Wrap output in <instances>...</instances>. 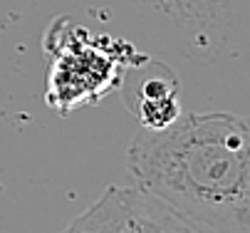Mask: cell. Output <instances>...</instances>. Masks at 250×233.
<instances>
[{
  "label": "cell",
  "instance_id": "obj_1",
  "mask_svg": "<svg viewBox=\"0 0 250 233\" xmlns=\"http://www.w3.org/2000/svg\"><path fill=\"white\" fill-rule=\"evenodd\" d=\"M131 184L203 233H250V117L181 112L126 149Z\"/></svg>",
  "mask_w": 250,
  "mask_h": 233
},
{
  "label": "cell",
  "instance_id": "obj_2",
  "mask_svg": "<svg viewBox=\"0 0 250 233\" xmlns=\"http://www.w3.org/2000/svg\"><path fill=\"white\" fill-rule=\"evenodd\" d=\"M45 35V102L67 117L82 105H94L122 82V70L144 62L134 45L109 35H92L89 30L60 18Z\"/></svg>",
  "mask_w": 250,
  "mask_h": 233
},
{
  "label": "cell",
  "instance_id": "obj_3",
  "mask_svg": "<svg viewBox=\"0 0 250 233\" xmlns=\"http://www.w3.org/2000/svg\"><path fill=\"white\" fill-rule=\"evenodd\" d=\"M60 233H203L139 186H106Z\"/></svg>",
  "mask_w": 250,
  "mask_h": 233
},
{
  "label": "cell",
  "instance_id": "obj_4",
  "mask_svg": "<svg viewBox=\"0 0 250 233\" xmlns=\"http://www.w3.org/2000/svg\"><path fill=\"white\" fill-rule=\"evenodd\" d=\"M124 99L144 129H166L184 112L178 85L171 75L146 77L136 92H124Z\"/></svg>",
  "mask_w": 250,
  "mask_h": 233
},
{
  "label": "cell",
  "instance_id": "obj_5",
  "mask_svg": "<svg viewBox=\"0 0 250 233\" xmlns=\"http://www.w3.org/2000/svg\"><path fill=\"white\" fill-rule=\"evenodd\" d=\"M178 27H208L228 8V0H139Z\"/></svg>",
  "mask_w": 250,
  "mask_h": 233
}]
</instances>
